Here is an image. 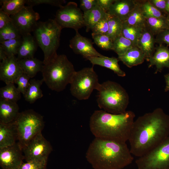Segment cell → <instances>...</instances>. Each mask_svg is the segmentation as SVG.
Here are the masks:
<instances>
[{
    "instance_id": "obj_23",
    "label": "cell",
    "mask_w": 169,
    "mask_h": 169,
    "mask_svg": "<svg viewBox=\"0 0 169 169\" xmlns=\"http://www.w3.org/2000/svg\"><path fill=\"white\" fill-rule=\"evenodd\" d=\"M118 59L129 68L141 64L146 59L144 54L136 46L133 47L123 54L118 56Z\"/></svg>"
},
{
    "instance_id": "obj_15",
    "label": "cell",
    "mask_w": 169,
    "mask_h": 169,
    "mask_svg": "<svg viewBox=\"0 0 169 169\" xmlns=\"http://www.w3.org/2000/svg\"><path fill=\"white\" fill-rule=\"evenodd\" d=\"M69 46L75 54L86 59L89 57L104 56L95 49L90 39L82 36L78 31L76 32L75 35L70 40Z\"/></svg>"
},
{
    "instance_id": "obj_24",
    "label": "cell",
    "mask_w": 169,
    "mask_h": 169,
    "mask_svg": "<svg viewBox=\"0 0 169 169\" xmlns=\"http://www.w3.org/2000/svg\"><path fill=\"white\" fill-rule=\"evenodd\" d=\"M18 60L23 73L30 78L35 76L38 72H41L44 65L43 61L34 57Z\"/></svg>"
},
{
    "instance_id": "obj_7",
    "label": "cell",
    "mask_w": 169,
    "mask_h": 169,
    "mask_svg": "<svg viewBox=\"0 0 169 169\" xmlns=\"http://www.w3.org/2000/svg\"><path fill=\"white\" fill-rule=\"evenodd\" d=\"M15 123L17 142L22 150L35 136L42 132L44 126L43 116L32 110L20 112Z\"/></svg>"
},
{
    "instance_id": "obj_11",
    "label": "cell",
    "mask_w": 169,
    "mask_h": 169,
    "mask_svg": "<svg viewBox=\"0 0 169 169\" xmlns=\"http://www.w3.org/2000/svg\"><path fill=\"white\" fill-rule=\"evenodd\" d=\"M52 150L50 143L42 132L35 136L23 148L26 161L47 160Z\"/></svg>"
},
{
    "instance_id": "obj_16",
    "label": "cell",
    "mask_w": 169,
    "mask_h": 169,
    "mask_svg": "<svg viewBox=\"0 0 169 169\" xmlns=\"http://www.w3.org/2000/svg\"><path fill=\"white\" fill-rule=\"evenodd\" d=\"M137 2L133 0H115L107 13L117 17L123 22L127 19Z\"/></svg>"
},
{
    "instance_id": "obj_12",
    "label": "cell",
    "mask_w": 169,
    "mask_h": 169,
    "mask_svg": "<svg viewBox=\"0 0 169 169\" xmlns=\"http://www.w3.org/2000/svg\"><path fill=\"white\" fill-rule=\"evenodd\" d=\"M12 22L22 35L33 32L40 18L33 7L25 6L17 13L10 16Z\"/></svg>"
},
{
    "instance_id": "obj_41",
    "label": "cell",
    "mask_w": 169,
    "mask_h": 169,
    "mask_svg": "<svg viewBox=\"0 0 169 169\" xmlns=\"http://www.w3.org/2000/svg\"><path fill=\"white\" fill-rule=\"evenodd\" d=\"M47 160L23 162L18 169H46Z\"/></svg>"
},
{
    "instance_id": "obj_49",
    "label": "cell",
    "mask_w": 169,
    "mask_h": 169,
    "mask_svg": "<svg viewBox=\"0 0 169 169\" xmlns=\"http://www.w3.org/2000/svg\"><path fill=\"white\" fill-rule=\"evenodd\" d=\"M165 12L169 14V0H166Z\"/></svg>"
},
{
    "instance_id": "obj_27",
    "label": "cell",
    "mask_w": 169,
    "mask_h": 169,
    "mask_svg": "<svg viewBox=\"0 0 169 169\" xmlns=\"http://www.w3.org/2000/svg\"><path fill=\"white\" fill-rule=\"evenodd\" d=\"M128 25L146 28V19L141 11L140 3H137L128 17L124 22Z\"/></svg>"
},
{
    "instance_id": "obj_9",
    "label": "cell",
    "mask_w": 169,
    "mask_h": 169,
    "mask_svg": "<svg viewBox=\"0 0 169 169\" xmlns=\"http://www.w3.org/2000/svg\"><path fill=\"white\" fill-rule=\"evenodd\" d=\"M135 162L137 169H169V136Z\"/></svg>"
},
{
    "instance_id": "obj_5",
    "label": "cell",
    "mask_w": 169,
    "mask_h": 169,
    "mask_svg": "<svg viewBox=\"0 0 169 169\" xmlns=\"http://www.w3.org/2000/svg\"><path fill=\"white\" fill-rule=\"evenodd\" d=\"M97 101L99 107L108 113L120 114L126 111L129 103L128 95L119 84L108 80L100 84Z\"/></svg>"
},
{
    "instance_id": "obj_8",
    "label": "cell",
    "mask_w": 169,
    "mask_h": 169,
    "mask_svg": "<svg viewBox=\"0 0 169 169\" xmlns=\"http://www.w3.org/2000/svg\"><path fill=\"white\" fill-rule=\"evenodd\" d=\"M93 66L76 71L70 84L71 95L79 100L88 99L100 84Z\"/></svg>"
},
{
    "instance_id": "obj_18",
    "label": "cell",
    "mask_w": 169,
    "mask_h": 169,
    "mask_svg": "<svg viewBox=\"0 0 169 169\" xmlns=\"http://www.w3.org/2000/svg\"><path fill=\"white\" fill-rule=\"evenodd\" d=\"M18 141L15 121L8 123H0V149L13 146Z\"/></svg>"
},
{
    "instance_id": "obj_48",
    "label": "cell",
    "mask_w": 169,
    "mask_h": 169,
    "mask_svg": "<svg viewBox=\"0 0 169 169\" xmlns=\"http://www.w3.org/2000/svg\"><path fill=\"white\" fill-rule=\"evenodd\" d=\"M8 56L3 50L0 47V62L6 59Z\"/></svg>"
},
{
    "instance_id": "obj_42",
    "label": "cell",
    "mask_w": 169,
    "mask_h": 169,
    "mask_svg": "<svg viewBox=\"0 0 169 169\" xmlns=\"http://www.w3.org/2000/svg\"><path fill=\"white\" fill-rule=\"evenodd\" d=\"M97 6V0H80V8L84 13L89 11Z\"/></svg>"
},
{
    "instance_id": "obj_2",
    "label": "cell",
    "mask_w": 169,
    "mask_h": 169,
    "mask_svg": "<svg viewBox=\"0 0 169 169\" xmlns=\"http://www.w3.org/2000/svg\"><path fill=\"white\" fill-rule=\"evenodd\" d=\"M135 116L131 111L113 114L96 110L90 117V130L95 138L126 143L128 141Z\"/></svg>"
},
{
    "instance_id": "obj_51",
    "label": "cell",
    "mask_w": 169,
    "mask_h": 169,
    "mask_svg": "<svg viewBox=\"0 0 169 169\" xmlns=\"http://www.w3.org/2000/svg\"></svg>"
},
{
    "instance_id": "obj_21",
    "label": "cell",
    "mask_w": 169,
    "mask_h": 169,
    "mask_svg": "<svg viewBox=\"0 0 169 169\" xmlns=\"http://www.w3.org/2000/svg\"><path fill=\"white\" fill-rule=\"evenodd\" d=\"M38 46L34 38L31 33L22 35V42L17 54V59L34 57Z\"/></svg>"
},
{
    "instance_id": "obj_28",
    "label": "cell",
    "mask_w": 169,
    "mask_h": 169,
    "mask_svg": "<svg viewBox=\"0 0 169 169\" xmlns=\"http://www.w3.org/2000/svg\"><path fill=\"white\" fill-rule=\"evenodd\" d=\"M146 19L147 28L154 35L169 29L166 18H148Z\"/></svg>"
},
{
    "instance_id": "obj_50",
    "label": "cell",
    "mask_w": 169,
    "mask_h": 169,
    "mask_svg": "<svg viewBox=\"0 0 169 169\" xmlns=\"http://www.w3.org/2000/svg\"><path fill=\"white\" fill-rule=\"evenodd\" d=\"M166 21L168 24V26L169 29V14H168V16L166 18Z\"/></svg>"
},
{
    "instance_id": "obj_29",
    "label": "cell",
    "mask_w": 169,
    "mask_h": 169,
    "mask_svg": "<svg viewBox=\"0 0 169 169\" xmlns=\"http://www.w3.org/2000/svg\"><path fill=\"white\" fill-rule=\"evenodd\" d=\"M21 93L13 83H9L0 89L1 99L16 102L21 98Z\"/></svg>"
},
{
    "instance_id": "obj_46",
    "label": "cell",
    "mask_w": 169,
    "mask_h": 169,
    "mask_svg": "<svg viewBox=\"0 0 169 169\" xmlns=\"http://www.w3.org/2000/svg\"><path fill=\"white\" fill-rule=\"evenodd\" d=\"M148 1L154 7L161 12L165 11L166 0H149Z\"/></svg>"
},
{
    "instance_id": "obj_32",
    "label": "cell",
    "mask_w": 169,
    "mask_h": 169,
    "mask_svg": "<svg viewBox=\"0 0 169 169\" xmlns=\"http://www.w3.org/2000/svg\"><path fill=\"white\" fill-rule=\"evenodd\" d=\"M109 29L106 34L113 41L122 35L123 22L119 18L110 15L108 19Z\"/></svg>"
},
{
    "instance_id": "obj_35",
    "label": "cell",
    "mask_w": 169,
    "mask_h": 169,
    "mask_svg": "<svg viewBox=\"0 0 169 169\" xmlns=\"http://www.w3.org/2000/svg\"><path fill=\"white\" fill-rule=\"evenodd\" d=\"M22 36L12 22L0 29V43L8 40L19 38Z\"/></svg>"
},
{
    "instance_id": "obj_6",
    "label": "cell",
    "mask_w": 169,
    "mask_h": 169,
    "mask_svg": "<svg viewBox=\"0 0 169 169\" xmlns=\"http://www.w3.org/2000/svg\"><path fill=\"white\" fill-rule=\"evenodd\" d=\"M62 29L54 19H49L45 22H38L34 29L33 37L44 53V65L58 55Z\"/></svg>"
},
{
    "instance_id": "obj_19",
    "label": "cell",
    "mask_w": 169,
    "mask_h": 169,
    "mask_svg": "<svg viewBox=\"0 0 169 169\" xmlns=\"http://www.w3.org/2000/svg\"><path fill=\"white\" fill-rule=\"evenodd\" d=\"M16 102L0 99V123H8L14 121L20 112Z\"/></svg>"
},
{
    "instance_id": "obj_45",
    "label": "cell",
    "mask_w": 169,
    "mask_h": 169,
    "mask_svg": "<svg viewBox=\"0 0 169 169\" xmlns=\"http://www.w3.org/2000/svg\"><path fill=\"white\" fill-rule=\"evenodd\" d=\"M115 0H97L98 6L107 13L110 6Z\"/></svg>"
},
{
    "instance_id": "obj_34",
    "label": "cell",
    "mask_w": 169,
    "mask_h": 169,
    "mask_svg": "<svg viewBox=\"0 0 169 169\" xmlns=\"http://www.w3.org/2000/svg\"><path fill=\"white\" fill-rule=\"evenodd\" d=\"M22 37L8 40L0 43V47L5 52L7 55L10 56L17 54L18 51L21 44Z\"/></svg>"
},
{
    "instance_id": "obj_26",
    "label": "cell",
    "mask_w": 169,
    "mask_h": 169,
    "mask_svg": "<svg viewBox=\"0 0 169 169\" xmlns=\"http://www.w3.org/2000/svg\"><path fill=\"white\" fill-rule=\"evenodd\" d=\"M44 82L43 79L40 80L30 79L29 85L23 95L25 100L30 104H33L37 100L43 96L40 86Z\"/></svg>"
},
{
    "instance_id": "obj_39",
    "label": "cell",
    "mask_w": 169,
    "mask_h": 169,
    "mask_svg": "<svg viewBox=\"0 0 169 169\" xmlns=\"http://www.w3.org/2000/svg\"><path fill=\"white\" fill-rule=\"evenodd\" d=\"M64 0H26V4L28 6H33L41 4L50 5L60 8L65 3Z\"/></svg>"
},
{
    "instance_id": "obj_3",
    "label": "cell",
    "mask_w": 169,
    "mask_h": 169,
    "mask_svg": "<svg viewBox=\"0 0 169 169\" xmlns=\"http://www.w3.org/2000/svg\"><path fill=\"white\" fill-rule=\"evenodd\" d=\"M132 155L126 143L95 137L85 157L94 169H122L132 162Z\"/></svg>"
},
{
    "instance_id": "obj_33",
    "label": "cell",
    "mask_w": 169,
    "mask_h": 169,
    "mask_svg": "<svg viewBox=\"0 0 169 169\" xmlns=\"http://www.w3.org/2000/svg\"><path fill=\"white\" fill-rule=\"evenodd\" d=\"M135 46L131 41L121 35L113 41L112 50L115 52L118 56L123 54Z\"/></svg>"
},
{
    "instance_id": "obj_38",
    "label": "cell",
    "mask_w": 169,
    "mask_h": 169,
    "mask_svg": "<svg viewBox=\"0 0 169 169\" xmlns=\"http://www.w3.org/2000/svg\"><path fill=\"white\" fill-rule=\"evenodd\" d=\"M109 16L100 21L93 27L91 29L92 32V34H107L109 29L108 19Z\"/></svg>"
},
{
    "instance_id": "obj_31",
    "label": "cell",
    "mask_w": 169,
    "mask_h": 169,
    "mask_svg": "<svg viewBox=\"0 0 169 169\" xmlns=\"http://www.w3.org/2000/svg\"><path fill=\"white\" fill-rule=\"evenodd\" d=\"M146 28L129 25L123 22L122 35L136 46L138 39Z\"/></svg>"
},
{
    "instance_id": "obj_43",
    "label": "cell",
    "mask_w": 169,
    "mask_h": 169,
    "mask_svg": "<svg viewBox=\"0 0 169 169\" xmlns=\"http://www.w3.org/2000/svg\"><path fill=\"white\" fill-rule=\"evenodd\" d=\"M155 39L156 42L158 43H165L169 45V29L157 35Z\"/></svg>"
},
{
    "instance_id": "obj_40",
    "label": "cell",
    "mask_w": 169,
    "mask_h": 169,
    "mask_svg": "<svg viewBox=\"0 0 169 169\" xmlns=\"http://www.w3.org/2000/svg\"><path fill=\"white\" fill-rule=\"evenodd\" d=\"M30 79L28 76L23 73L15 81V83L18 85V90L23 95L29 85Z\"/></svg>"
},
{
    "instance_id": "obj_30",
    "label": "cell",
    "mask_w": 169,
    "mask_h": 169,
    "mask_svg": "<svg viewBox=\"0 0 169 169\" xmlns=\"http://www.w3.org/2000/svg\"><path fill=\"white\" fill-rule=\"evenodd\" d=\"M26 0H0V10L10 16L14 15L19 12L26 4Z\"/></svg>"
},
{
    "instance_id": "obj_4",
    "label": "cell",
    "mask_w": 169,
    "mask_h": 169,
    "mask_svg": "<svg viewBox=\"0 0 169 169\" xmlns=\"http://www.w3.org/2000/svg\"><path fill=\"white\" fill-rule=\"evenodd\" d=\"M76 71L64 54L57 55L46 64L41 71L44 82L51 90L59 92L70 84Z\"/></svg>"
},
{
    "instance_id": "obj_1",
    "label": "cell",
    "mask_w": 169,
    "mask_h": 169,
    "mask_svg": "<svg viewBox=\"0 0 169 169\" xmlns=\"http://www.w3.org/2000/svg\"><path fill=\"white\" fill-rule=\"evenodd\" d=\"M169 136V115L161 108L146 113L134 121L128 141L132 155L141 157Z\"/></svg>"
},
{
    "instance_id": "obj_10",
    "label": "cell",
    "mask_w": 169,
    "mask_h": 169,
    "mask_svg": "<svg viewBox=\"0 0 169 169\" xmlns=\"http://www.w3.org/2000/svg\"><path fill=\"white\" fill-rule=\"evenodd\" d=\"M83 16L84 13L77 3L69 2L58 10L54 19L62 29L70 28L77 32L85 27Z\"/></svg>"
},
{
    "instance_id": "obj_37",
    "label": "cell",
    "mask_w": 169,
    "mask_h": 169,
    "mask_svg": "<svg viewBox=\"0 0 169 169\" xmlns=\"http://www.w3.org/2000/svg\"><path fill=\"white\" fill-rule=\"evenodd\" d=\"M142 12L146 18L165 17L159 10L152 5L148 1L140 3Z\"/></svg>"
},
{
    "instance_id": "obj_20",
    "label": "cell",
    "mask_w": 169,
    "mask_h": 169,
    "mask_svg": "<svg viewBox=\"0 0 169 169\" xmlns=\"http://www.w3.org/2000/svg\"><path fill=\"white\" fill-rule=\"evenodd\" d=\"M155 42L154 35L146 27L138 39L136 46L143 53L148 61L155 52Z\"/></svg>"
},
{
    "instance_id": "obj_44",
    "label": "cell",
    "mask_w": 169,
    "mask_h": 169,
    "mask_svg": "<svg viewBox=\"0 0 169 169\" xmlns=\"http://www.w3.org/2000/svg\"><path fill=\"white\" fill-rule=\"evenodd\" d=\"M12 21L10 15L0 9V29L12 22Z\"/></svg>"
},
{
    "instance_id": "obj_22",
    "label": "cell",
    "mask_w": 169,
    "mask_h": 169,
    "mask_svg": "<svg viewBox=\"0 0 169 169\" xmlns=\"http://www.w3.org/2000/svg\"><path fill=\"white\" fill-rule=\"evenodd\" d=\"M89 60L93 65H96L105 67L112 70L118 76L124 77L125 72L120 68L118 58L114 57H89L86 59Z\"/></svg>"
},
{
    "instance_id": "obj_17",
    "label": "cell",
    "mask_w": 169,
    "mask_h": 169,
    "mask_svg": "<svg viewBox=\"0 0 169 169\" xmlns=\"http://www.w3.org/2000/svg\"><path fill=\"white\" fill-rule=\"evenodd\" d=\"M148 67L155 66V73L160 72L165 67L169 68V49L160 45L155 48L154 53L149 59Z\"/></svg>"
},
{
    "instance_id": "obj_36",
    "label": "cell",
    "mask_w": 169,
    "mask_h": 169,
    "mask_svg": "<svg viewBox=\"0 0 169 169\" xmlns=\"http://www.w3.org/2000/svg\"><path fill=\"white\" fill-rule=\"evenodd\" d=\"M94 43L101 49L112 50L113 41L106 34H91Z\"/></svg>"
},
{
    "instance_id": "obj_13",
    "label": "cell",
    "mask_w": 169,
    "mask_h": 169,
    "mask_svg": "<svg viewBox=\"0 0 169 169\" xmlns=\"http://www.w3.org/2000/svg\"><path fill=\"white\" fill-rule=\"evenodd\" d=\"M23 150L17 142L0 149V165L3 169H18L24 159Z\"/></svg>"
},
{
    "instance_id": "obj_14",
    "label": "cell",
    "mask_w": 169,
    "mask_h": 169,
    "mask_svg": "<svg viewBox=\"0 0 169 169\" xmlns=\"http://www.w3.org/2000/svg\"><path fill=\"white\" fill-rule=\"evenodd\" d=\"M23 73L14 55L8 56L0 63V79L6 84H15L17 79Z\"/></svg>"
},
{
    "instance_id": "obj_47",
    "label": "cell",
    "mask_w": 169,
    "mask_h": 169,
    "mask_svg": "<svg viewBox=\"0 0 169 169\" xmlns=\"http://www.w3.org/2000/svg\"><path fill=\"white\" fill-rule=\"evenodd\" d=\"M164 77L166 83L165 91L167 92L169 91V73L165 75Z\"/></svg>"
},
{
    "instance_id": "obj_25",
    "label": "cell",
    "mask_w": 169,
    "mask_h": 169,
    "mask_svg": "<svg viewBox=\"0 0 169 169\" xmlns=\"http://www.w3.org/2000/svg\"><path fill=\"white\" fill-rule=\"evenodd\" d=\"M83 13L84 26L86 27V32L91 30L99 22L108 17L110 15L98 6L92 9Z\"/></svg>"
}]
</instances>
